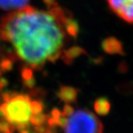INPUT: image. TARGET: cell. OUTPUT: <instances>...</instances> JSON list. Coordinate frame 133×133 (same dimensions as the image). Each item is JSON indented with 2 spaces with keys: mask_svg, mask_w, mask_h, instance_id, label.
<instances>
[{
  "mask_svg": "<svg viewBox=\"0 0 133 133\" xmlns=\"http://www.w3.org/2000/svg\"><path fill=\"white\" fill-rule=\"evenodd\" d=\"M0 133H15L0 120Z\"/></svg>",
  "mask_w": 133,
  "mask_h": 133,
  "instance_id": "cell-9",
  "label": "cell"
},
{
  "mask_svg": "<svg viewBox=\"0 0 133 133\" xmlns=\"http://www.w3.org/2000/svg\"><path fill=\"white\" fill-rule=\"evenodd\" d=\"M110 103L107 99L101 98L96 101L95 103V109L99 115H106L110 111Z\"/></svg>",
  "mask_w": 133,
  "mask_h": 133,
  "instance_id": "cell-6",
  "label": "cell"
},
{
  "mask_svg": "<svg viewBox=\"0 0 133 133\" xmlns=\"http://www.w3.org/2000/svg\"><path fill=\"white\" fill-rule=\"evenodd\" d=\"M104 48L110 53L122 52V46L116 39H109L104 43Z\"/></svg>",
  "mask_w": 133,
  "mask_h": 133,
  "instance_id": "cell-7",
  "label": "cell"
},
{
  "mask_svg": "<svg viewBox=\"0 0 133 133\" xmlns=\"http://www.w3.org/2000/svg\"><path fill=\"white\" fill-rule=\"evenodd\" d=\"M47 10L27 6L11 11L0 20V39L10 45L25 65L39 69L65 54L78 26L54 0Z\"/></svg>",
  "mask_w": 133,
  "mask_h": 133,
  "instance_id": "cell-1",
  "label": "cell"
},
{
  "mask_svg": "<svg viewBox=\"0 0 133 133\" xmlns=\"http://www.w3.org/2000/svg\"><path fill=\"white\" fill-rule=\"evenodd\" d=\"M49 118L43 104L30 95L10 91L0 94V120L15 133H50L41 130L45 124L51 126Z\"/></svg>",
  "mask_w": 133,
  "mask_h": 133,
  "instance_id": "cell-2",
  "label": "cell"
},
{
  "mask_svg": "<svg viewBox=\"0 0 133 133\" xmlns=\"http://www.w3.org/2000/svg\"><path fill=\"white\" fill-rule=\"evenodd\" d=\"M5 65H8L7 64V62L5 61L4 58L3 57V55H2V51H1V47H0V70H1V68Z\"/></svg>",
  "mask_w": 133,
  "mask_h": 133,
  "instance_id": "cell-10",
  "label": "cell"
},
{
  "mask_svg": "<svg viewBox=\"0 0 133 133\" xmlns=\"http://www.w3.org/2000/svg\"><path fill=\"white\" fill-rule=\"evenodd\" d=\"M111 10L123 20L133 23V0H108Z\"/></svg>",
  "mask_w": 133,
  "mask_h": 133,
  "instance_id": "cell-4",
  "label": "cell"
},
{
  "mask_svg": "<svg viewBox=\"0 0 133 133\" xmlns=\"http://www.w3.org/2000/svg\"><path fill=\"white\" fill-rule=\"evenodd\" d=\"M30 0H0V8L14 11L27 6Z\"/></svg>",
  "mask_w": 133,
  "mask_h": 133,
  "instance_id": "cell-5",
  "label": "cell"
},
{
  "mask_svg": "<svg viewBox=\"0 0 133 133\" xmlns=\"http://www.w3.org/2000/svg\"><path fill=\"white\" fill-rule=\"evenodd\" d=\"M51 126L59 125L64 133H103L100 119L87 109H75L66 104L62 111H55L49 118Z\"/></svg>",
  "mask_w": 133,
  "mask_h": 133,
  "instance_id": "cell-3",
  "label": "cell"
},
{
  "mask_svg": "<svg viewBox=\"0 0 133 133\" xmlns=\"http://www.w3.org/2000/svg\"><path fill=\"white\" fill-rule=\"evenodd\" d=\"M76 97V91L71 88H63L60 91V98L64 102H72Z\"/></svg>",
  "mask_w": 133,
  "mask_h": 133,
  "instance_id": "cell-8",
  "label": "cell"
}]
</instances>
